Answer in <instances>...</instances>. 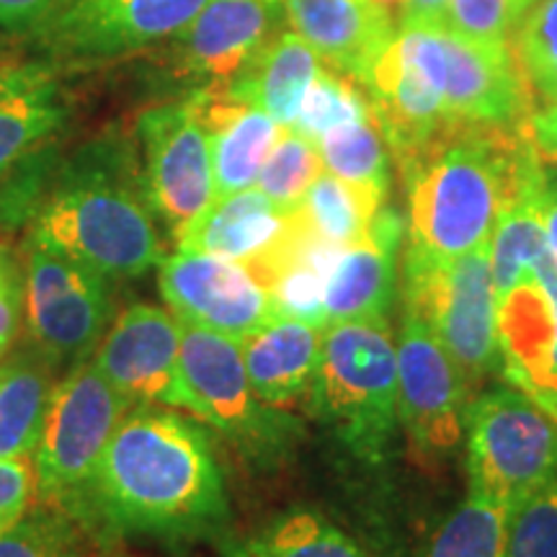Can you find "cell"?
<instances>
[{
    "instance_id": "60d3db41",
    "label": "cell",
    "mask_w": 557,
    "mask_h": 557,
    "mask_svg": "<svg viewBox=\"0 0 557 557\" xmlns=\"http://www.w3.org/2000/svg\"><path fill=\"white\" fill-rule=\"evenodd\" d=\"M50 81H54V67L47 62H26V65H3L0 62V101Z\"/></svg>"
},
{
    "instance_id": "f546056e",
    "label": "cell",
    "mask_w": 557,
    "mask_h": 557,
    "mask_svg": "<svg viewBox=\"0 0 557 557\" xmlns=\"http://www.w3.org/2000/svg\"><path fill=\"white\" fill-rule=\"evenodd\" d=\"M540 181L524 194V197L511 201V205L500 212L498 225L491 235V271L498 299L504 297L508 289L517 287L519 278L540 259L542 250L549 248L545 222H542V214L537 209Z\"/></svg>"
},
{
    "instance_id": "f6af8a7d",
    "label": "cell",
    "mask_w": 557,
    "mask_h": 557,
    "mask_svg": "<svg viewBox=\"0 0 557 557\" xmlns=\"http://www.w3.org/2000/svg\"><path fill=\"white\" fill-rule=\"evenodd\" d=\"M382 5H403V0H377Z\"/></svg>"
},
{
    "instance_id": "8fae6325",
    "label": "cell",
    "mask_w": 557,
    "mask_h": 557,
    "mask_svg": "<svg viewBox=\"0 0 557 557\" xmlns=\"http://www.w3.org/2000/svg\"><path fill=\"white\" fill-rule=\"evenodd\" d=\"M143 178L156 218L181 243L218 199L212 145L194 99L160 103L137 120Z\"/></svg>"
},
{
    "instance_id": "3957f363",
    "label": "cell",
    "mask_w": 557,
    "mask_h": 557,
    "mask_svg": "<svg viewBox=\"0 0 557 557\" xmlns=\"http://www.w3.org/2000/svg\"><path fill=\"white\" fill-rule=\"evenodd\" d=\"M156 220L129 145L96 139L62 165L39 201L32 240L120 282L163 261Z\"/></svg>"
},
{
    "instance_id": "30bf717a",
    "label": "cell",
    "mask_w": 557,
    "mask_h": 557,
    "mask_svg": "<svg viewBox=\"0 0 557 557\" xmlns=\"http://www.w3.org/2000/svg\"><path fill=\"white\" fill-rule=\"evenodd\" d=\"M207 0H60L34 29L50 62L90 65L176 37Z\"/></svg>"
},
{
    "instance_id": "52a82bcc",
    "label": "cell",
    "mask_w": 557,
    "mask_h": 557,
    "mask_svg": "<svg viewBox=\"0 0 557 557\" xmlns=\"http://www.w3.org/2000/svg\"><path fill=\"white\" fill-rule=\"evenodd\" d=\"M468 493L517 511L557 478V418L513 385L470 398Z\"/></svg>"
},
{
    "instance_id": "1f68e13d",
    "label": "cell",
    "mask_w": 557,
    "mask_h": 557,
    "mask_svg": "<svg viewBox=\"0 0 557 557\" xmlns=\"http://www.w3.org/2000/svg\"><path fill=\"white\" fill-rule=\"evenodd\" d=\"M88 529L50 504L0 529V557H88Z\"/></svg>"
},
{
    "instance_id": "d590c367",
    "label": "cell",
    "mask_w": 557,
    "mask_h": 557,
    "mask_svg": "<svg viewBox=\"0 0 557 557\" xmlns=\"http://www.w3.org/2000/svg\"><path fill=\"white\" fill-rule=\"evenodd\" d=\"M534 3L537 0H449L442 32L485 45H511Z\"/></svg>"
},
{
    "instance_id": "7c38bea8",
    "label": "cell",
    "mask_w": 557,
    "mask_h": 557,
    "mask_svg": "<svg viewBox=\"0 0 557 557\" xmlns=\"http://www.w3.org/2000/svg\"><path fill=\"white\" fill-rule=\"evenodd\" d=\"M444 83L442 29H400L361 83L398 163L451 122L444 107Z\"/></svg>"
},
{
    "instance_id": "5b68a950",
    "label": "cell",
    "mask_w": 557,
    "mask_h": 557,
    "mask_svg": "<svg viewBox=\"0 0 557 557\" xmlns=\"http://www.w3.org/2000/svg\"><path fill=\"white\" fill-rule=\"evenodd\" d=\"M403 295L406 310L416 312L455 359L470 398L487 377L504 369L491 243L455 259L408 246Z\"/></svg>"
},
{
    "instance_id": "83f0119b",
    "label": "cell",
    "mask_w": 557,
    "mask_h": 557,
    "mask_svg": "<svg viewBox=\"0 0 557 557\" xmlns=\"http://www.w3.org/2000/svg\"><path fill=\"white\" fill-rule=\"evenodd\" d=\"M70 107L60 96L58 81L0 101V181L58 135Z\"/></svg>"
},
{
    "instance_id": "4316f807",
    "label": "cell",
    "mask_w": 557,
    "mask_h": 557,
    "mask_svg": "<svg viewBox=\"0 0 557 557\" xmlns=\"http://www.w3.org/2000/svg\"><path fill=\"white\" fill-rule=\"evenodd\" d=\"M382 207H385V194L346 184L333 173H320L292 212H297L299 222L320 240L348 248L367 238Z\"/></svg>"
},
{
    "instance_id": "d6a6232c",
    "label": "cell",
    "mask_w": 557,
    "mask_h": 557,
    "mask_svg": "<svg viewBox=\"0 0 557 557\" xmlns=\"http://www.w3.org/2000/svg\"><path fill=\"white\" fill-rule=\"evenodd\" d=\"M367 114H372V101H369L367 90L348 75L323 67L305 94L297 120L289 129L318 145V139L329 135L331 129L357 122Z\"/></svg>"
},
{
    "instance_id": "ac0fdd59",
    "label": "cell",
    "mask_w": 557,
    "mask_h": 557,
    "mask_svg": "<svg viewBox=\"0 0 557 557\" xmlns=\"http://www.w3.org/2000/svg\"><path fill=\"white\" fill-rule=\"evenodd\" d=\"M284 16L276 0H207L171 41V70L197 90L225 88Z\"/></svg>"
},
{
    "instance_id": "44dd1931",
    "label": "cell",
    "mask_w": 557,
    "mask_h": 557,
    "mask_svg": "<svg viewBox=\"0 0 557 557\" xmlns=\"http://www.w3.org/2000/svg\"><path fill=\"white\" fill-rule=\"evenodd\" d=\"M191 99L212 145L218 197L253 189L269 152L287 127L248 103L230 99L222 88L194 90Z\"/></svg>"
},
{
    "instance_id": "9a60e30c",
    "label": "cell",
    "mask_w": 557,
    "mask_h": 557,
    "mask_svg": "<svg viewBox=\"0 0 557 557\" xmlns=\"http://www.w3.org/2000/svg\"><path fill=\"white\" fill-rule=\"evenodd\" d=\"M181 333L171 310L135 302L103 333L94 364L132 406L181 408Z\"/></svg>"
},
{
    "instance_id": "ab89813d",
    "label": "cell",
    "mask_w": 557,
    "mask_h": 557,
    "mask_svg": "<svg viewBox=\"0 0 557 557\" xmlns=\"http://www.w3.org/2000/svg\"><path fill=\"white\" fill-rule=\"evenodd\" d=\"M58 5L60 0H0V32H34Z\"/></svg>"
},
{
    "instance_id": "d4e9b609",
    "label": "cell",
    "mask_w": 557,
    "mask_h": 557,
    "mask_svg": "<svg viewBox=\"0 0 557 557\" xmlns=\"http://www.w3.org/2000/svg\"><path fill=\"white\" fill-rule=\"evenodd\" d=\"M222 557H377L318 511H289L227 540Z\"/></svg>"
},
{
    "instance_id": "b9f144b4",
    "label": "cell",
    "mask_w": 557,
    "mask_h": 557,
    "mask_svg": "<svg viewBox=\"0 0 557 557\" xmlns=\"http://www.w3.org/2000/svg\"><path fill=\"white\" fill-rule=\"evenodd\" d=\"M527 137L537 150L542 163L557 165V103H547L545 109H534L527 122Z\"/></svg>"
},
{
    "instance_id": "4fadbf2b",
    "label": "cell",
    "mask_w": 557,
    "mask_h": 557,
    "mask_svg": "<svg viewBox=\"0 0 557 557\" xmlns=\"http://www.w3.org/2000/svg\"><path fill=\"white\" fill-rule=\"evenodd\" d=\"M398 416L416 447L444 455L465 436L470 389L455 359L416 312H403L398 333Z\"/></svg>"
},
{
    "instance_id": "5bb4252c",
    "label": "cell",
    "mask_w": 557,
    "mask_h": 557,
    "mask_svg": "<svg viewBox=\"0 0 557 557\" xmlns=\"http://www.w3.org/2000/svg\"><path fill=\"white\" fill-rule=\"evenodd\" d=\"M158 287L173 315L186 325L235 341L274 318L267 289L238 261L178 248L158 263Z\"/></svg>"
},
{
    "instance_id": "ffe728a7",
    "label": "cell",
    "mask_w": 557,
    "mask_h": 557,
    "mask_svg": "<svg viewBox=\"0 0 557 557\" xmlns=\"http://www.w3.org/2000/svg\"><path fill=\"white\" fill-rule=\"evenodd\" d=\"M403 238V222L395 209L382 207L369 235L357 246L341 248L325 282L329 325L348 320L387 318L395 297V267Z\"/></svg>"
},
{
    "instance_id": "7402d4cb",
    "label": "cell",
    "mask_w": 557,
    "mask_h": 557,
    "mask_svg": "<svg viewBox=\"0 0 557 557\" xmlns=\"http://www.w3.org/2000/svg\"><path fill=\"white\" fill-rule=\"evenodd\" d=\"M325 329L292 318H271L240 338L243 361L256 395L271 408L308 406Z\"/></svg>"
},
{
    "instance_id": "8992f818",
    "label": "cell",
    "mask_w": 557,
    "mask_h": 557,
    "mask_svg": "<svg viewBox=\"0 0 557 557\" xmlns=\"http://www.w3.org/2000/svg\"><path fill=\"white\" fill-rule=\"evenodd\" d=\"M132 408L135 406L103 377L94 359L70 369L67 377L52 389L34 451L41 504L60 508L86 527L101 459Z\"/></svg>"
},
{
    "instance_id": "e0dca14e",
    "label": "cell",
    "mask_w": 557,
    "mask_h": 557,
    "mask_svg": "<svg viewBox=\"0 0 557 557\" xmlns=\"http://www.w3.org/2000/svg\"><path fill=\"white\" fill-rule=\"evenodd\" d=\"M447 83L444 107L449 120L500 129H527L534 96L511 45H485L444 32Z\"/></svg>"
},
{
    "instance_id": "7dc6e473",
    "label": "cell",
    "mask_w": 557,
    "mask_h": 557,
    "mask_svg": "<svg viewBox=\"0 0 557 557\" xmlns=\"http://www.w3.org/2000/svg\"><path fill=\"white\" fill-rule=\"evenodd\" d=\"M276 3H282V0H276Z\"/></svg>"
},
{
    "instance_id": "cb8c5ba5",
    "label": "cell",
    "mask_w": 557,
    "mask_h": 557,
    "mask_svg": "<svg viewBox=\"0 0 557 557\" xmlns=\"http://www.w3.org/2000/svg\"><path fill=\"white\" fill-rule=\"evenodd\" d=\"M289 227L292 212H282L253 186V189L214 199L189 233L181 238L178 248L250 263L274 250L289 233Z\"/></svg>"
},
{
    "instance_id": "603a6c76",
    "label": "cell",
    "mask_w": 557,
    "mask_h": 557,
    "mask_svg": "<svg viewBox=\"0 0 557 557\" xmlns=\"http://www.w3.org/2000/svg\"><path fill=\"white\" fill-rule=\"evenodd\" d=\"M323 67L297 32L276 29L222 90L230 99L269 114L282 127H292L305 94Z\"/></svg>"
},
{
    "instance_id": "ba28073f",
    "label": "cell",
    "mask_w": 557,
    "mask_h": 557,
    "mask_svg": "<svg viewBox=\"0 0 557 557\" xmlns=\"http://www.w3.org/2000/svg\"><path fill=\"white\" fill-rule=\"evenodd\" d=\"M181 393L191 416L235 444L256 462L287 455L299 423L282 408H271L250 385L240 341L186 325L181 333Z\"/></svg>"
},
{
    "instance_id": "ee69618b",
    "label": "cell",
    "mask_w": 557,
    "mask_h": 557,
    "mask_svg": "<svg viewBox=\"0 0 557 557\" xmlns=\"http://www.w3.org/2000/svg\"><path fill=\"white\" fill-rule=\"evenodd\" d=\"M537 209L542 214V222H545L549 250H553L557 259V173L547 169L542 173L540 189H537Z\"/></svg>"
},
{
    "instance_id": "e575fe53",
    "label": "cell",
    "mask_w": 557,
    "mask_h": 557,
    "mask_svg": "<svg viewBox=\"0 0 557 557\" xmlns=\"http://www.w3.org/2000/svg\"><path fill=\"white\" fill-rule=\"evenodd\" d=\"M534 96L557 103V0H537L511 39Z\"/></svg>"
},
{
    "instance_id": "2e32d148",
    "label": "cell",
    "mask_w": 557,
    "mask_h": 557,
    "mask_svg": "<svg viewBox=\"0 0 557 557\" xmlns=\"http://www.w3.org/2000/svg\"><path fill=\"white\" fill-rule=\"evenodd\" d=\"M498 341L506 380L557 418V259L549 248L498 299Z\"/></svg>"
},
{
    "instance_id": "bcb514c9",
    "label": "cell",
    "mask_w": 557,
    "mask_h": 557,
    "mask_svg": "<svg viewBox=\"0 0 557 557\" xmlns=\"http://www.w3.org/2000/svg\"><path fill=\"white\" fill-rule=\"evenodd\" d=\"M0 54H3V39H0Z\"/></svg>"
},
{
    "instance_id": "7a4b0ae2",
    "label": "cell",
    "mask_w": 557,
    "mask_h": 557,
    "mask_svg": "<svg viewBox=\"0 0 557 557\" xmlns=\"http://www.w3.org/2000/svg\"><path fill=\"white\" fill-rule=\"evenodd\" d=\"M398 165L408 194L410 246L442 259L487 246L500 212L545 171L527 129L457 120Z\"/></svg>"
},
{
    "instance_id": "9c48e42d",
    "label": "cell",
    "mask_w": 557,
    "mask_h": 557,
    "mask_svg": "<svg viewBox=\"0 0 557 557\" xmlns=\"http://www.w3.org/2000/svg\"><path fill=\"white\" fill-rule=\"evenodd\" d=\"M21 287L26 325L47 364L73 369L96 354L114 310L107 276L32 240Z\"/></svg>"
},
{
    "instance_id": "484cf974",
    "label": "cell",
    "mask_w": 557,
    "mask_h": 557,
    "mask_svg": "<svg viewBox=\"0 0 557 557\" xmlns=\"http://www.w3.org/2000/svg\"><path fill=\"white\" fill-rule=\"evenodd\" d=\"M52 389L45 359H11L0 364V459L34 457Z\"/></svg>"
},
{
    "instance_id": "6da1fadb",
    "label": "cell",
    "mask_w": 557,
    "mask_h": 557,
    "mask_svg": "<svg viewBox=\"0 0 557 557\" xmlns=\"http://www.w3.org/2000/svg\"><path fill=\"white\" fill-rule=\"evenodd\" d=\"M227 517L225 475L207 429L163 406L132 408L101 459L88 532L186 545L220 537Z\"/></svg>"
},
{
    "instance_id": "4dcf8cb0",
    "label": "cell",
    "mask_w": 557,
    "mask_h": 557,
    "mask_svg": "<svg viewBox=\"0 0 557 557\" xmlns=\"http://www.w3.org/2000/svg\"><path fill=\"white\" fill-rule=\"evenodd\" d=\"M511 517L506 506L468 493L442 521L421 557H506Z\"/></svg>"
},
{
    "instance_id": "f35d334b",
    "label": "cell",
    "mask_w": 557,
    "mask_h": 557,
    "mask_svg": "<svg viewBox=\"0 0 557 557\" xmlns=\"http://www.w3.org/2000/svg\"><path fill=\"white\" fill-rule=\"evenodd\" d=\"M21 308H24V287H18V276L13 274L9 256L0 250V359L16 341Z\"/></svg>"
},
{
    "instance_id": "7bdbcfd3",
    "label": "cell",
    "mask_w": 557,
    "mask_h": 557,
    "mask_svg": "<svg viewBox=\"0 0 557 557\" xmlns=\"http://www.w3.org/2000/svg\"><path fill=\"white\" fill-rule=\"evenodd\" d=\"M449 0H403L400 29H442Z\"/></svg>"
},
{
    "instance_id": "8d00e7d4",
    "label": "cell",
    "mask_w": 557,
    "mask_h": 557,
    "mask_svg": "<svg viewBox=\"0 0 557 557\" xmlns=\"http://www.w3.org/2000/svg\"><path fill=\"white\" fill-rule=\"evenodd\" d=\"M506 557H557V478L513 511Z\"/></svg>"
},
{
    "instance_id": "d6986e66",
    "label": "cell",
    "mask_w": 557,
    "mask_h": 557,
    "mask_svg": "<svg viewBox=\"0 0 557 557\" xmlns=\"http://www.w3.org/2000/svg\"><path fill=\"white\" fill-rule=\"evenodd\" d=\"M284 18L325 67L364 83L374 62L398 37L389 5L377 0H282Z\"/></svg>"
},
{
    "instance_id": "74e56055",
    "label": "cell",
    "mask_w": 557,
    "mask_h": 557,
    "mask_svg": "<svg viewBox=\"0 0 557 557\" xmlns=\"http://www.w3.org/2000/svg\"><path fill=\"white\" fill-rule=\"evenodd\" d=\"M37 496L39 478L34 457L0 459V529L26 517Z\"/></svg>"
},
{
    "instance_id": "f1b7e54d",
    "label": "cell",
    "mask_w": 557,
    "mask_h": 557,
    "mask_svg": "<svg viewBox=\"0 0 557 557\" xmlns=\"http://www.w3.org/2000/svg\"><path fill=\"white\" fill-rule=\"evenodd\" d=\"M323 169L346 184L364 186L387 197L389 189V148L382 135L377 114H367L357 122L331 129L318 139Z\"/></svg>"
},
{
    "instance_id": "277c9868",
    "label": "cell",
    "mask_w": 557,
    "mask_h": 557,
    "mask_svg": "<svg viewBox=\"0 0 557 557\" xmlns=\"http://www.w3.org/2000/svg\"><path fill=\"white\" fill-rule=\"evenodd\" d=\"M308 408L354 457H385L400 421L398 348L387 318L325 329Z\"/></svg>"
},
{
    "instance_id": "836d02e7",
    "label": "cell",
    "mask_w": 557,
    "mask_h": 557,
    "mask_svg": "<svg viewBox=\"0 0 557 557\" xmlns=\"http://www.w3.org/2000/svg\"><path fill=\"white\" fill-rule=\"evenodd\" d=\"M320 173H323V158H320L318 145L287 127L276 139L274 150L269 152L256 178V189L274 201L282 212H292Z\"/></svg>"
}]
</instances>
